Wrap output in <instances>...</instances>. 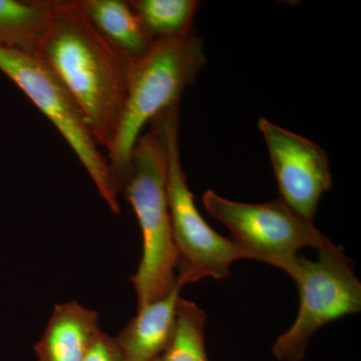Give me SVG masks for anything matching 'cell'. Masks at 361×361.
<instances>
[{"instance_id": "obj_1", "label": "cell", "mask_w": 361, "mask_h": 361, "mask_svg": "<svg viewBox=\"0 0 361 361\" xmlns=\"http://www.w3.org/2000/svg\"><path fill=\"white\" fill-rule=\"evenodd\" d=\"M39 56L84 114L97 145L109 149L127 99L130 63L90 25L77 0H51V18Z\"/></svg>"}, {"instance_id": "obj_2", "label": "cell", "mask_w": 361, "mask_h": 361, "mask_svg": "<svg viewBox=\"0 0 361 361\" xmlns=\"http://www.w3.org/2000/svg\"><path fill=\"white\" fill-rule=\"evenodd\" d=\"M205 65L203 39L194 30L175 39L156 40L133 63L122 118L106 157L118 194L145 126L169 109L180 106L185 90Z\"/></svg>"}, {"instance_id": "obj_3", "label": "cell", "mask_w": 361, "mask_h": 361, "mask_svg": "<svg viewBox=\"0 0 361 361\" xmlns=\"http://www.w3.org/2000/svg\"><path fill=\"white\" fill-rule=\"evenodd\" d=\"M166 179L165 145L160 132L151 123V130L142 134L135 144L122 191L134 209L142 236L141 262L130 277L137 308L165 298L179 286Z\"/></svg>"}, {"instance_id": "obj_4", "label": "cell", "mask_w": 361, "mask_h": 361, "mask_svg": "<svg viewBox=\"0 0 361 361\" xmlns=\"http://www.w3.org/2000/svg\"><path fill=\"white\" fill-rule=\"evenodd\" d=\"M179 108L169 109L149 123L159 130L167 159L166 191L173 241L177 251V284L194 283L203 278L224 279L232 263L243 252L209 226L195 204L180 163Z\"/></svg>"}, {"instance_id": "obj_5", "label": "cell", "mask_w": 361, "mask_h": 361, "mask_svg": "<svg viewBox=\"0 0 361 361\" xmlns=\"http://www.w3.org/2000/svg\"><path fill=\"white\" fill-rule=\"evenodd\" d=\"M285 272L298 285L300 307L293 325L278 337L273 353L279 360L301 361L318 329L361 310V283L350 260L330 243L316 261L297 256Z\"/></svg>"}, {"instance_id": "obj_6", "label": "cell", "mask_w": 361, "mask_h": 361, "mask_svg": "<svg viewBox=\"0 0 361 361\" xmlns=\"http://www.w3.org/2000/svg\"><path fill=\"white\" fill-rule=\"evenodd\" d=\"M0 71L63 135L99 194L114 213H120L118 192L108 159L99 149L84 114L58 75L39 54L0 47Z\"/></svg>"}, {"instance_id": "obj_7", "label": "cell", "mask_w": 361, "mask_h": 361, "mask_svg": "<svg viewBox=\"0 0 361 361\" xmlns=\"http://www.w3.org/2000/svg\"><path fill=\"white\" fill-rule=\"evenodd\" d=\"M209 214L229 228L232 241L245 259L267 263L284 272L300 249L322 250L332 243L313 222L306 220L281 199L267 203L228 200L212 190L203 195Z\"/></svg>"}, {"instance_id": "obj_8", "label": "cell", "mask_w": 361, "mask_h": 361, "mask_svg": "<svg viewBox=\"0 0 361 361\" xmlns=\"http://www.w3.org/2000/svg\"><path fill=\"white\" fill-rule=\"evenodd\" d=\"M279 189L280 198L313 222L320 199L332 186L326 153L318 145L290 130L259 118Z\"/></svg>"}, {"instance_id": "obj_9", "label": "cell", "mask_w": 361, "mask_h": 361, "mask_svg": "<svg viewBox=\"0 0 361 361\" xmlns=\"http://www.w3.org/2000/svg\"><path fill=\"white\" fill-rule=\"evenodd\" d=\"M101 331L97 311L75 300L56 304L35 355L39 361H82Z\"/></svg>"}, {"instance_id": "obj_10", "label": "cell", "mask_w": 361, "mask_h": 361, "mask_svg": "<svg viewBox=\"0 0 361 361\" xmlns=\"http://www.w3.org/2000/svg\"><path fill=\"white\" fill-rule=\"evenodd\" d=\"M180 287L161 300L137 308V313L115 337L122 361H152L172 339Z\"/></svg>"}, {"instance_id": "obj_11", "label": "cell", "mask_w": 361, "mask_h": 361, "mask_svg": "<svg viewBox=\"0 0 361 361\" xmlns=\"http://www.w3.org/2000/svg\"><path fill=\"white\" fill-rule=\"evenodd\" d=\"M90 25L114 51L130 63L142 59L154 42L125 0H77Z\"/></svg>"}, {"instance_id": "obj_12", "label": "cell", "mask_w": 361, "mask_h": 361, "mask_svg": "<svg viewBox=\"0 0 361 361\" xmlns=\"http://www.w3.org/2000/svg\"><path fill=\"white\" fill-rule=\"evenodd\" d=\"M51 18V0H0V47L39 54Z\"/></svg>"}, {"instance_id": "obj_13", "label": "cell", "mask_w": 361, "mask_h": 361, "mask_svg": "<svg viewBox=\"0 0 361 361\" xmlns=\"http://www.w3.org/2000/svg\"><path fill=\"white\" fill-rule=\"evenodd\" d=\"M130 7L153 40L175 39L193 32V21L200 7L196 0H132Z\"/></svg>"}, {"instance_id": "obj_14", "label": "cell", "mask_w": 361, "mask_h": 361, "mask_svg": "<svg viewBox=\"0 0 361 361\" xmlns=\"http://www.w3.org/2000/svg\"><path fill=\"white\" fill-rule=\"evenodd\" d=\"M206 313L196 304L178 299L172 339L152 361H209L205 348Z\"/></svg>"}, {"instance_id": "obj_15", "label": "cell", "mask_w": 361, "mask_h": 361, "mask_svg": "<svg viewBox=\"0 0 361 361\" xmlns=\"http://www.w3.org/2000/svg\"><path fill=\"white\" fill-rule=\"evenodd\" d=\"M82 361H122L115 337L99 332Z\"/></svg>"}]
</instances>
